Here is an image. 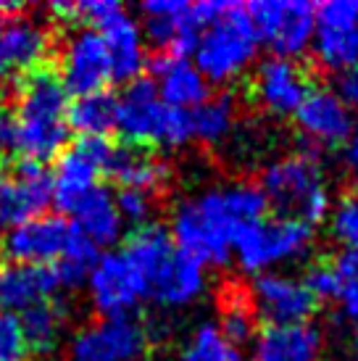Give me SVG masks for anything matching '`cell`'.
Wrapping results in <instances>:
<instances>
[{
    "mask_svg": "<svg viewBox=\"0 0 358 361\" xmlns=\"http://www.w3.org/2000/svg\"><path fill=\"white\" fill-rule=\"evenodd\" d=\"M0 156H19V124L8 109H0Z\"/></svg>",
    "mask_w": 358,
    "mask_h": 361,
    "instance_id": "38",
    "label": "cell"
},
{
    "mask_svg": "<svg viewBox=\"0 0 358 361\" xmlns=\"http://www.w3.org/2000/svg\"><path fill=\"white\" fill-rule=\"evenodd\" d=\"M69 90L56 71L37 69L19 80L16 92V124H19V156L24 161L45 164L58 159L69 140Z\"/></svg>",
    "mask_w": 358,
    "mask_h": 361,
    "instance_id": "2",
    "label": "cell"
},
{
    "mask_svg": "<svg viewBox=\"0 0 358 361\" xmlns=\"http://www.w3.org/2000/svg\"><path fill=\"white\" fill-rule=\"evenodd\" d=\"M292 119L300 135L319 148H340L350 140V135L356 130L353 109L338 92L327 87L311 90Z\"/></svg>",
    "mask_w": 358,
    "mask_h": 361,
    "instance_id": "19",
    "label": "cell"
},
{
    "mask_svg": "<svg viewBox=\"0 0 358 361\" xmlns=\"http://www.w3.org/2000/svg\"><path fill=\"white\" fill-rule=\"evenodd\" d=\"M71 224L74 230H80L95 248H111L121 240L124 235V219H121L119 209H116V198L113 192L106 188H98L90 192L87 198L71 211Z\"/></svg>",
    "mask_w": 358,
    "mask_h": 361,
    "instance_id": "26",
    "label": "cell"
},
{
    "mask_svg": "<svg viewBox=\"0 0 358 361\" xmlns=\"http://www.w3.org/2000/svg\"><path fill=\"white\" fill-rule=\"evenodd\" d=\"M338 95L348 103L350 109H353V106H358V66L353 71H348V74H342V77H340Z\"/></svg>",
    "mask_w": 358,
    "mask_h": 361,
    "instance_id": "40",
    "label": "cell"
},
{
    "mask_svg": "<svg viewBox=\"0 0 358 361\" xmlns=\"http://www.w3.org/2000/svg\"><path fill=\"white\" fill-rule=\"evenodd\" d=\"M85 285H87L90 303L100 314V319L132 317V311L140 303L148 301L145 280L124 256V251L100 253Z\"/></svg>",
    "mask_w": 358,
    "mask_h": 361,
    "instance_id": "11",
    "label": "cell"
},
{
    "mask_svg": "<svg viewBox=\"0 0 358 361\" xmlns=\"http://www.w3.org/2000/svg\"><path fill=\"white\" fill-rule=\"evenodd\" d=\"M345 166H348L350 177L358 182V124L350 135V140L345 142Z\"/></svg>",
    "mask_w": 358,
    "mask_h": 361,
    "instance_id": "41",
    "label": "cell"
},
{
    "mask_svg": "<svg viewBox=\"0 0 358 361\" xmlns=\"http://www.w3.org/2000/svg\"><path fill=\"white\" fill-rule=\"evenodd\" d=\"M111 153H113V145L100 137H80L71 148L61 153L50 174L56 209L71 216V211L90 192L98 190L100 177L109 169Z\"/></svg>",
    "mask_w": 358,
    "mask_h": 361,
    "instance_id": "9",
    "label": "cell"
},
{
    "mask_svg": "<svg viewBox=\"0 0 358 361\" xmlns=\"http://www.w3.org/2000/svg\"><path fill=\"white\" fill-rule=\"evenodd\" d=\"M206 285H209L206 267L179 251L177 259L169 264V269L150 288L148 298L166 309H185L206 293Z\"/></svg>",
    "mask_w": 358,
    "mask_h": 361,
    "instance_id": "27",
    "label": "cell"
},
{
    "mask_svg": "<svg viewBox=\"0 0 358 361\" xmlns=\"http://www.w3.org/2000/svg\"><path fill=\"white\" fill-rule=\"evenodd\" d=\"M53 51L48 24L27 13L0 21V77L24 80L42 69Z\"/></svg>",
    "mask_w": 358,
    "mask_h": 361,
    "instance_id": "17",
    "label": "cell"
},
{
    "mask_svg": "<svg viewBox=\"0 0 358 361\" xmlns=\"http://www.w3.org/2000/svg\"><path fill=\"white\" fill-rule=\"evenodd\" d=\"M259 188L277 216L298 219L309 227L327 221L335 206L324 164L311 151L285 153L268 161Z\"/></svg>",
    "mask_w": 358,
    "mask_h": 361,
    "instance_id": "3",
    "label": "cell"
},
{
    "mask_svg": "<svg viewBox=\"0 0 358 361\" xmlns=\"http://www.w3.org/2000/svg\"><path fill=\"white\" fill-rule=\"evenodd\" d=\"M321 69L348 74L358 66V0H327L316 6V35L311 42Z\"/></svg>",
    "mask_w": 358,
    "mask_h": 361,
    "instance_id": "12",
    "label": "cell"
},
{
    "mask_svg": "<svg viewBox=\"0 0 358 361\" xmlns=\"http://www.w3.org/2000/svg\"><path fill=\"white\" fill-rule=\"evenodd\" d=\"M0 227H3V224H0ZM0 245H3V230H0Z\"/></svg>",
    "mask_w": 358,
    "mask_h": 361,
    "instance_id": "43",
    "label": "cell"
},
{
    "mask_svg": "<svg viewBox=\"0 0 358 361\" xmlns=\"http://www.w3.org/2000/svg\"><path fill=\"white\" fill-rule=\"evenodd\" d=\"M235 130H237V103L227 92L211 95L209 101L192 111V140L221 145L235 135Z\"/></svg>",
    "mask_w": 358,
    "mask_h": 361,
    "instance_id": "30",
    "label": "cell"
},
{
    "mask_svg": "<svg viewBox=\"0 0 358 361\" xmlns=\"http://www.w3.org/2000/svg\"><path fill=\"white\" fill-rule=\"evenodd\" d=\"M329 230L348 253L358 256V192L340 198L329 214Z\"/></svg>",
    "mask_w": 358,
    "mask_h": 361,
    "instance_id": "35",
    "label": "cell"
},
{
    "mask_svg": "<svg viewBox=\"0 0 358 361\" xmlns=\"http://www.w3.org/2000/svg\"><path fill=\"white\" fill-rule=\"evenodd\" d=\"M353 353H356V361H358V332H356V343H353Z\"/></svg>",
    "mask_w": 358,
    "mask_h": 361,
    "instance_id": "42",
    "label": "cell"
},
{
    "mask_svg": "<svg viewBox=\"0 0 358 361\" xmlns=\"http://www.w3.org/2000/svg\"><path fill=\"white\" fill-rule=\"evenodd\" d=\"M19 322L24 338H27V345H30V353L53 356L61 348V338L66 332L69 317H66L63 303L50 298V301H42L19 314Z\"/></svg>",
    "mask_w": 358,
    "mask_h": 361,
    "instance_id": "28",
    "label": "cell"
},
{
    "mask_svg": "<svg viewBox=\"0 0 358 361\" xmlns=\"http://www.w3.org/2000/svg\"><path fill=\"white\" fill-rule=\"evenodd\" d=\"M116 130L137 148H182L192 140V114L166 106L153 80L140 77L116 95Z\"/></svg>",
    "mask_w": 358,
    "mask_h": 361,
    "instance_id": "4",
    "label": "cell"
},
{
    "mask_svg": "<svg viewBox=\"0 0 358 361\" xmlns=\"http://www.w3.org/2000/svg\"><path fill=\"white\" fill-rule=\"evenodd\" d=\"M256 35L274 56L298 59L316 35V6L306 0H256L245 6Z\"/></svg>",
    "mask_w": 358,
    "mask_h": 361,
    "instance_id": "8",
    "label": "cell"
},
{
    "mask_svg": "<svg viewBox=\"0 0 358 361\" xmlns=\"http://www.w3.org/2000/svg\"><path fill=\"white\" fill-rule=\"evenodd\" d=\"M340 303H342V311H345V317L353 319L358 324V271L348 280L345 285V290L340 295Z\"/></svg>",
    "mask_w": 358,
    "mask_h": 361,
    "instance_id": "39",
    "label": "cell"
},
{
    "mask_svg": "<svg viewBox=\"0 0 358 361\" xmlns=\"http://www.w3.org/2000/svg\"><path fill=\"white\" fill-rule=\"evenodd\" d=\"M98 32L103 35V42L109 48L113 82L130 85L140 80L142 69L148 66V42H145V32L140 27V21L124 8Z\"/></svg>",
    "mask_w": 358,
    "mask_h": 361,
    "instance_id": "23",
    "label": "cell"
},
{
    "mask_svg": "<svg viewBox=\"0 0 358 361\" xmlns=\"http://www.w3.org/2000/svg\"><path fill=\"white\" fill-rule=\"evenodd\" d=\"M69 132L80 137H100L109 140V132L116 130V95L109 90L80 95L69 103Z\"/></svg>",
    "mask_w": 358,
    "mask_h": 361,
    "instance_id": "29",
    "label": "cell"
},
{
    "mask_svg": "<svg viewBox=\"0 0 358 361\" xmlns=\"http://www.w3.org/2000/svg\"><path fill=\"white\" fill-rule=\"evenodd\" d=\"M268 203L259 182H229L182 201L171 214L169 235L179 251L203 267L232 261V243L240 227L266 216Z\"/></svg>",
    "mask_w": 358,
    "mask_h": 361,
    "instance_id": "1",
    "label": "cell"
},
{
    "mask_svg": "<svg viewBox=\"0 0 358 361\" xmlns=\"http://www.w3.org/2000/svg\"><path fill=\"white\" fill-rule=\"evenodd\" d=\"M324 335L314 322L266 324L250 343V361H319Z\"/></svg>",
    "mask_w": 358,
    "mask_h": 361,
    "instance_id": "20",
    "label": "cell"
},
{
    "mask_svg": "<svg viewBox=\"0 0 358 361\" xmlns=\"http://www.w3.org/2000/svg\"><path fill=\"white\" fill-rule=\"evenodd\" d=\"M358 271V256L356 253H340L338 259L329 261H316L311 264L303 285L309 288V293L319 301H340V295L345 290L348 280Z\"/></svg>",
    "mask_w": 358,
    "mask_h": 361,
    "instance_id": "31",
    "label": "cell"
},
{
    "mask_svg": "<svg viewBox=\"0 0 358 361\" xmlns=\"http://www.w3.org/2000/svg\"><path fill=\"white\" fill-rule=\"evenodd\" d=\"M98 259H100V248H95L80 230H71L66 251L58 259V264L53 267L61 288H80V285H85Z\"/></svg>",
    "mask_w": 358,
    "mask_h": 361,
    "instance_id": "33",
    "label": "cell"
},
{
    "mask_svg": "<svg viewBox=\"0 0 358 361\" xmlns=\"http://www.w3.org/2000/svg\"><path fill=\"white\" fill-rule=\"evenodd\" d=\"M106 174L113 177L119 190H140L150 192V195L163 190L171 177L169 164L161 159L159 153L137 148V145L113 148Z\"/></svg>",
    "mask_w": 358,
    "mask_h": 361,
    "instance_id": "24",
    "label": "cell"
},
{
    "mask_svg": "<svg viewBox=\"0 0 358 361\" xmlns=\"http://www.w3.org/2000/svg\"><path fill=\"white\" fill-rule=\"evenodd\" d=\"M121 251L132 261V267L140 271V277L145 280L148 293L161 280V274L169 269V264L177 259L179 253L169 230L161 227V224H153V221L132 232Z\"/></svg>",
    "mask_w": 358,
    "mask_h": 361,
    "instance_id": "25",
    "label": "cell"
},
{
    "mask_svg": "<svg viewBox=\"0 0 358 361\" xmlns=\"http://www.w3.org/2000/svg\"><path fill=\"white\" fill-rule=\"evenodd\" d=\"M30 345L16 314L0 311V361H27Z\"/></svg>",
    "mask_w": 358,
    "mask_h": 361,
    "instance_id": "37",
    "label": "cell"
},
{
    "mask_svg": "<svg viewBox=\"0 0 358 361\" xmlns=\"http://www.w3.org/2000/svg\"><path fill=\"white\" fill-rule=\"evenodd\" d=\"M116 209H119L124 224H135V227H145L150 224L153 214H156V195L140 190H116Z\"/></svg>",
    "mask_w": 358,
    "mask_h": 361,
    "instance_id": "36",
    "label": "cell"
},
{
    "mask_svg": "<svg viewBox=\"0 0 358 361\" xmlns=\"http://www.w3.org/2000/svg\"><path fill=\"white\" fill-rule=\"evenodd\" d=\"M71 221L61 214H42L37 219H30L11 227L3 235V253L8 261L30 264V267H56L66 251L71 238Z\"/></svg>",
    "mask_w": 358,
    "mask_h": 361,
    "instance_id": "18",
    "label": "cell"
},
{
    "mask_svg": "<svg viewBox=\"0 0 358 361\" xmlns=\"http://www.w3.org/2000/svg\"><path fill=\"white\" fill-rule=\"evenodd\" d=\"M248 301L253 314L266 319V324L311 322V314L319 306L303 280L285 271H264L259 277H253Z\"/></svg>",
    "mask_w": 358,
    "mask_h": 361,
    "instance_id": "15",
    "label": "cell"
},
{
    "mask_svg": "<svg viewBox=\"0 0 358 361\" xmlns=\"http://www.w3.org/2000/svg\"><path fill=\"white\" fill-rule=\"evenodd\" d=\"M224 8L221 0H203V3H185V0H148L140 6L145 19V40L166 56L192 59L198 35L209 27Z\"/></svg>",
    "mask_w": 358,
    "mask_h": 361,
    "instance_id": "7",
    "label": "cell"
},
{
    "mask_svg": "<svg viewBox=\"0 0 358 361\" xmlns=\"http://www.w3.org/2000/svg\"><path fill=\"white\" fill-rule=\"evenodd\" d=\"M148 330L135 317L95 319L69 341V361H140L148 353Z\"/></svg>",
    "mask_w": 358,
    "mask_h": 361,
    "instance_id": "10",
    "label": "cell"
},
{
    "mask_svg": "<svg viewBox=\"0 0 358 361\" xmlns=\"http://www.w3.org/2000/svg\"><path fill=\"white\" fill-rule=\"evenodd\" d=\"M311 245L314 227L288 216H264L240 227L232 243V259L245 274L259 277L264 271H279V267L309 256Z\"/></svg>",
    "mask_w": 358,
    "mask_h": 361,
    "instance_id": "6",
    "label": "cell"
},
{
    "mask_svg": "<svg viewBox=\"0 0 358 361\" xmlns=\"http://www.w3.org/2000/svg\"><path fill=\"white\" fill-rule=\"evenodd\" d=\"M50 203L53 185L42 164L21 159L8 169H0V224L19 227L48 214Z\"/></svg>",
    "mask_w": 358,
    "mask_h": 361,
    "instance_id": "14",
    "label": "cell"
},
{
    "mask_svg": "<svg viewBox=\"0 0 358 361\" xmlns=\"http://www.w3.org/2000/svg\"><path fill=\"white\" fill-rule=\"evenodd\" d=\"M174 361H245L242 348L232 343L219 332L216 324H198L190 332V338L182 343Z\"/></svg>",
    "mask_w": 358,
    "mask_h": 361,
    "instance_id": "32",
    "label": "cell"
},
{
    "mask_svg": "<svg viewBox=\"0 0 358 361\" xmlns=\"http://www.w3.org/2000/svg\"><path fill=\"white\" fill-rule=\"evenodd\" d=\"M61 282L53 267H30L16 261L0 264V311L24 314L42 301L56 298Z\"/></svg>",
    "mask_w": 358,
    "mask_h": 361,
    "instance_id": "21",
    "label": "cell"
},
{
    "mask_svg": "<svg viewBox=\"0 0 358 361\" xmlns=\"http://www.w3.org/2000/svg\"><path fill=\"white\" fill-rule=\"evenodd\" d=\"M219 332L227 338L232 345L242 348L245 343H253L256 335V314L250 309L248 295L240 293H227L221 298V311H219Z\"/></svg>",
    "mask_w": 358,
    "mask_h": 361,
    "instance_id": "34",
    "label": "cell"
},
{
    "mask_svg": "<svg viewBox=\"0 0 358 361\" xmlns=\"http://www.w3.org/2000/svg\"><path fill=\"white\" fill-rule=\"evenodd\" d=\"M253 101L271 116H295L303 101L309 98L311 77L295 59L268 56L261 61L250 80Z\"/></svg>",
    "mask_w": 358,
    "mask_h": 361,
    "instance_id": "16",
    "label": "cell"
},
{
    "mask_svg": "<svg viewBox=\"0 0 358 361\" xmlns=\"http://www.w3.org/2000/svg\"><path fill=\"white\" fill-rule=\"evenodd\" d=\"M58 77L69 95L74 92V98L103 92L113 82L109 48L98 30L77 27L63 37Z\"/></svg>",
    "mask_w": 358,
    "mask_h": 361,
    "instance_id": "13",
    "label": "cell"
},
{
    "mask_svg": "<svg viewBox=\"0 0 358 361\" xmlns=\"http://www.w3.org/2000/svg\"><path fill=\"white\" fill-rule=\"evenodd\" d=\"M261 40L245 6L224 3V8L198 35L192 63L211 85H229L245 77L259 59Z\"/></svg>",
    "mask_w": 358,
    "mask_h": 361,
    "instance_id": "5",
    "label": "cell"
},
{
    "mask_svg": "<svg viewBox=\"0 0 358 361\" xmlns=\"http://www.w3.org/2000/svg\"><path fill=\"white\" fill-rule=\"evenodd\" d=\"M153 85L159 90L161 101L179 111H192L200 103L211 98V82L200 74V69L192 63V59H179L161 53L153 63Z\"/></svg>",
    "mask_w": 358,
    "mask_h": 361,
    "instance_id": "22",
    "label": "cell"
}]
</instances>
